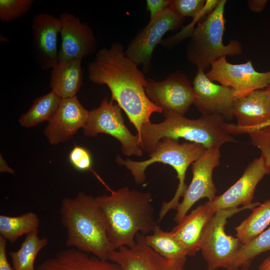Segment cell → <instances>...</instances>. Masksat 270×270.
Returning a JSON list of instances; mask_svg holds the SVG:
<instances>
[{"mask_svg":"<svg viewBox=\"0 0 270 270\" xmlns=\"http://www.w3.org/2000/svg\"><path fill=\"white\" fill-rule=\"evenodd\" d=\"M89 80L109 88L112 100L117 102L127 115L138 134L142 128L150 122L154 112H162L146 96V80L137 65L125 54L120 43L110 48L98 50L94 60L88 66Z\"/></svg>","mask_w":270,"mask_h":270,"instance_id":"6da1fadb","label":"cell"},{"mask_svg":"<svg viewBox=\"0 0 270 270\" xmlns=\"http://www.w3.org/2000/svg\"><path fill=\"white\" fill-rule=\"evenodd\" d=\"M103 216L108 238L114 250L132 247L136 236L152 232L158 226L152 194L124 186L110 195L95 198Z\"/></svg>","mask_w":270,"mask_h":270,"instance_id":"7a4b0ae2","label":"cell"},{"mask_svg":"<svg viewBox=\"0 0 270 270\" xmlns=\"http://www.w3.org/2000/svg\"><path fill=\"white\" fill-rule=\"evenodd\" d=\"M60 213L62 224L67 232L66 246L109 260L114 250L95 198L80 192L74 198H65Z\"/></svg>","mask_w":270,"mask_h":270,"instance_id":"3957f363","label":"cell"},{"mask_svg":"<svg viewBox=\"0 0 270 270\" xmlns=\"http://www.w3.org/2000/svg\"><path fill=\"white\" fill-rule=\"evenodd\" d=\"M164 120L158 124H144L136 134L142 149L149 154L163 138L178 140L182 138L202 145L206 148H218L235 140L227 131L224 116L202 115L196 120H190L183 115L164 112Z\"/></svg>","mask_w":270,"mask_h":270,"instance_id":"277c9868","label":"cell"},{"mask_svg":"<svg viewBox=\"0 0 270 270\" xmlns=\"http://www.w3.org/2000/svg\"><path fill=\"white\" fill-rule=\"evenodd\" d=\"M202 145L192 142L180 144L178 140L164 138L156 145L154 150L148 154L150 158L143 161H134L128 158L122 160L118 156L116 162L126 166L131 172L135 182L143 184L146 179L145 171L150 164L161 162L172 166L176 171L178 180V188L174 197L168 202H164L158 214L160 222L168 212L176 209L188 186L185 183L186 174L189 166L197 160L206 151Z\"/></svg>","mask_w":270,"mask_h":270,"instance_id":"5b68a950","label":"cell"},{"mask_svg":"<svg viewBox=\"0 0 270 270\" xmlns=\"http://www.w3.org/2000/svg\"><path fill=\"white\" fill-rule=\"evenodd\" d=\"M226 0H220L216 8L204 20L200 21L190 34L186 50L188 61L198 70L204 71L218 59L242 53L240 42L231 40L227 45L222 38L225 30L224 12Z\"/></svg>","mask_w":270,"mask_h":270,"instance_id":"8992f818","label":"cell"},{"mask_svg":"<svg viewBox=\"0 0 270 270\" xmlns=\"http://www.w3.org/2000/svg\"><path fill=\"white\" fill-rule=\"evenodd\" d=\"M260 204L252 202L247 206L217 210L206 224L202 233L200 250L208 270L226 269L242 244L238 239L226 234L228 219L246 210H252Z\"/></svg>","mask_w":270,"mask_h":270,"instance_id":"52a82bcc","label":"cell"},{"mask_svg":"<svg viewBox=\"0 0 270 270\" xmlns=\"http://www.w3.org/2000/svg\"><path fill=\"white\" fill-rule=\"evenodd\" d=\"M86 136H94L100 133L111 136L121 144L123 154L130 156H142V150L137 135H133L124 124L121 108L112 100L104 98L100 106L89 112L83 128Z\"/></svg>","mask_w":270,"mask_h":270,"instance_id":"ba28073f","label":"cell"},{"mask_svg":"<svg viewBox=\"0 0 270 270\" xmlns=\"http://www.w3.org/2000/svg\"><path fill=\"white\" fill-rule=\"evenodd\" d=\"M206 75L211 81L233 89L236 99L270 86V70L257 72L250 60L232 64L224 56L212 63Z\"/></svg>","mask_w":270,"mask_h":270,"instance_id":"9c48e42d","label":"cell"},{"mask_svg":"<svg viewBox=\"0 0 270 270\" xmlns=\"http://www.w3.org/2000/svg\"><path fill=\"white\" fill-rule=\"evenodd\" d=\"M220 148H208L192 164V178L176 208L174 221L178 224L194 204L203 198L211 200L217 191L212 180L214 170L220 164Z\"/></svg>","mask_w":270,"mask_h":270,"instance_id":"30bf717a","label":"cell"},{"mask_svg":"<svg viewBox=\"0 0 270 270\" xmlns=\"http://www.w3.org/2000/svg\"><path fill=\"white\" fill-rule=\"evenodd\" d=\"M146 96L163 112H171L184 116L194 104L196 96L192 86L186 75L176 72L164 80H146Z\"/></svg>","mask_w":270,"mask_h":270,"instance_id":"8fae6325","label":"cell"},{"mask_svg":"<svg viewBox=\"0 0 270 270\" xmlns=\"http://www.w3.org/2000/svg\"><path fill=\"white\" fill-rule=\"evenodd\" d=\"M184 18L168 7L152 18L132 40L125 51L126 56L137 66L142 64L146 72L149 70L152 52L163 36L180 26Z\"/></svg>","mask_w":270,"mask_h":270,"instance_id":"7c38bea8","label":"cell"},{"mask_svg":"<svg viewBox=\"0 0 270 270\" xmlns=\"http://www.w3.org/2000/svg\"><path fill=\"white\" fill-rule=\"evenodd\" d=\"M145 235L138 232L132 247L123 246L114 250L109 260L118 264L122 270H182L186 258L166 259L146 243Z\"/></svg>","mask_w":270,"mask_h":270,"instance_id":"4fadbf2b","label":"cell"},{"mask_svg":"<svg viewBox=\"0 0 270 270\" xmlns=\"http://www.w3.org/2000/svg\"><path fill=\"white\" fill-rule=\"evenodd\" d=\"M270 168L260 156L250 162L240 178L222 194L208 201L210 208L216 212L220 210L247 206L252 203L256 187L266 174Z\"/></svg>","mask_w":270,"mask_h":270,"instance_id":"5bb4252c","label":"cell"},{"mask_svg":"<svg viewBox=\"0 0 270 270\" xmlns=\"http://www.w3.org/2000/svg\"><path fill=\"white\" fill-rule=\"evenodd\" d=\"M61 46L58 62L82 60L92 54L96 48L93 30L74 14L64 12L59 16Z\"/></svg>","mask_w":270,"mask_h":270,"instance_id":"9a60e30c","label":"cell"},{"mask_svg":"<svg viewBox=\"0 0 270 270\" xmlns=\"http://www.w3.org/2000/svg\"><path fill=\"white\" fill-rule=\"evenodd\" d=\"M192 84L196 96L194 104L202 115L232 116L236 100L233 89L216 84L201 70H198Z\"/></svg>","mask_w":270,"mask_h":270,"instance_id":"2e32d148","label":"cell"},{"mask_svg":"<svg viewBox=\"0 0 270 270\" xmlns=\"http://www.w3.org/2000/svg\"><path fill=\"white\" fill-rule=\"evenodd\" d=\"M89 111L76 96L62 98L60 105L44 129V134L52 144L64 142L84 126Z\"/></svg>","mask_w":270,"mask_h":270,"instance_id":"e0dca14e","label":"cell"},{"mask_svg":"<svg viewBox=\"0 0 270 270\" xmlns=\"http://www.w3.org/2000/svg\"><path fill=\"white\" fill-rule=\"evenodd\" d=\"M59 18L50 14L40 13L33 18L32 31L36 58L43 70L52 69L58 62V34Z\"/></svg>","mask_w":270,"mask_h":270,"instance_id":"ac0fdd59","label":"cell"},{"mask_svg":"<svg viewBox=\"0 0 270 270\" xmlns=\"http://www.w3.org/2000/svg\"><path fill=\"white\" fill-rule=\"evenodd\" d=\"M242 128L258 127L270 122V86L236 100L232 112Z\"/></svg>","mask_w":270,"mask_h":270,"instance_id":"d6986e66","label":"cell"},{"mask_svg":"<svg viewBox=\"0 0 270 270\" xmlns=\"http://www.w3.org/2000/svg\"><path fill=\"white\" fill-rule=\"evenodd\" d=\"M215 212L206 202L186 214L170 231L184 248L188 256H194L200 250L202 233Z\"/></svg>","mask_w":270,"mask_h":270,"instance_id":"ffe728a7","label":"cell"},{"mask_svg":"<svg viewBox=\"0 0 270 270\" xmlns=\"http://www.w3.org/2000/svg\"><path fill=\"white\" fill-rule=\"evenodd\" d=\"M38 270H122L118 264L102 260L76 248L60 250L40 264Z\"/></svg>","mask_w":270,"mask_h":270,"instance_id":"44dd1931","label":"cell"},{"mask_svg":"<svg viewBox=\"0 0 270 270\" xmlns=\"http://www.w3.org/2000/svg\"><path fill=\"white\" fill-rule=\"evenodd\" d=\"M82 60L58 62L51 69L50 86L61 98H72L82 84Z\"/></svg>","mask_w":270,"mask_h":270,"instance_id":"7402d4cb","label":"cell"},{"mask_svg":"<svg viewBox=\"0 0 270 270\" xmlns=\"http://www.w3.org/2000/svg\"><path fill=\"white\" fill-rule=\"evenodd\" d=\"M270 224V199L252 209L250 216L235 228L236 236L242 244L256 237Z\"/></svg>","mask_w":270,"mask_h":270,"instance_id":"603a6c76","label":"cell"},{"mask_svg":"<svg viewBox=\"0 0 270 270\" xmlns=\"http://www.w3.org/2000/svg\"><path fill=\"white\" fill-rule=\"evenodd\" d=\"M61 98L54 90L37 98L30 108L20 116L18 122L22 126L30 128L49 121L56 112Z\"/></svg>","mask_w":270,"mask_h":270,"instance_id":"cb8c5ba5","label":"cell"},{"mask_svg":"<svg viewBox=\"0 0 270 270\" xmlns=\"http://www.w3.org/2000/svg\"><path fill=\"white\" fill-rule=\"evenodd\" d=\"M40 220L34 212H30L16 216H0V234L11 243L24 234L38 230Z\"/></svg>","mask_w":270,"mask_h":270,"instance_id":"d4e9b609","label":"cell"},{"mask_svg":"<svg viewBox=\"0 0 270 270\" xmlns=\"http://www.w3.org/2000/svg\"><path fill=\"white\" fill-rule=\"evenodd\" d=\"M48 242L47 238L38 236V230L27 234L20 248L9 252L14 270H35L37 254Z\"/></svg>","mask_w":270,"mask_h":270,"instance_id":"484cf974","label":"cell"},{"mask_svg":"<svg viewBox=\"0 0 270 270\" xmlns=\"http://www.w3.org/2000/svg\"><path fill=\"white\" fill-rule=\"evenodd\" d=\"M146 244L162 257L172 260L186 258V252L170 232L158 226L151 234L145 235Z\"/></svg>","mask_w":270,"mask_h":270,"instance_id":"4316f807","label":"cell"},{"mask_svg":"<svg viewBox=\"0 0 270 270\" xmlns=\"http://www.w3.org/2000/svg\"><path fill=\"white\" fill-rule=\"evenodd\" d=\"M270 250V226L249 242L242 244L226 270L248 268L260 254Z\"/></svg>","mask_w":270,"mask_h":270,"instance_id":"83f0119b","label":"cell"},{"mask_svg":"<svg viewBox=\"0 0 270 270\" xmlns=\"http://www.w3.org/2000/svg\"><path fill=\"white\" fill-rule=\"evenodd\" d=\"M227 131L230 134H248L251 144L260 152V156L270 168V124L254 128H242L235 124L227 123Z\"/></svg>","mask_w":270,"mask_h":270,"instance_id":"f1b7e54d","label":"cell"},{"mask_svg":"<svg viewBox=\"0 0 270 270\" xmlns=\"http://www.w3.org/2000/svg\"><path fill=\"white\" fill-rule=\"evenodd\" d=\"M220 0H174L170 6L180 17H192L200 20L205 14H210L217 6Z\"/></svg>","mask_w":270,"mask_h":270,"instance_id":"f546056e","label":"cell"},{"mask_svg":"<svg viewBox=\"0 0 270 270\" xmlns=\"http://www.w3.org/2000/svg\"><path fill=\"white\" fill-rule=\"evenodd\" d=\"M33 0H0V20L4 22L16 20L31 8Z\"/></svg>","mask_w":270,"mask_h":270,"instance_id":"4dcf8cb0","label":"cell"},{"mask_svg":"<svg viewBox=\"0 0 270 270\" xmlns=\"http://www.w3.org/2000/svg\"><path fill=\"white\" fill-rule=\"evenodd\" d=\"M70 164L80 172L88 171L92 166V157L90 151L81 146H75L68 154Z\"/></svg>","mask_w":270,"mask_h":270,"instance_id":"1f68e13d","label":"cell"},{"mask_svg":"<svg viewBox=\"0 0 270 270\" xmlns=\"http://www.w3.org/2000/svg\"><path fill=\"white\" fill-rule=\"evenodd\" d=\"M171 3L172 0H146V8L150 13V19L170 7Z\"/></svg>","mask_w":270,"mask_h":270,"instance_id":"d6a6232c","label":"cell"},{"mask_svg":"<svg viewBox=\"0 0 270 270\" xmlns=\"http://www.w3.org/2000/svg\"><path fill=\"white\" fill-rule=\"evenodd\" d=\"M0 270H14L6 256V240L0 236Z\"/></svg>","mask_w":270,"mask_h":270,"instance_id":"836d02e7","label":"cell"},{"mask_svg":"<svg viewBox=\"0 0 270 270\" xmlns=\"http://www.w3.org/2000/svg\"><path fill=\"white\" fill-rule=\"evenodd\" d=\"M266 0H250L248 2L250 9L254 12H260L265 8L267 3Z\"/></svg>","mask_w":270,"mask_h":270,"instance_id":"e575fe53","label":"cell"},{"mask_svg":"<svg viewBox=\"0 0 270 270\" xmlns=\"http://www.w3.org/2000/svg\"><path fill=\"white\" fill-rule=\"evenodd\" d=\"M0 172H8L10 174L14 173V170H12L8 166L6 162L2 156V155H0Z\"/></svg>","mask_w":270,"mask_h":270,"instance_id":"d590c367","label":"cell"},{"mask_svg":"<svg viewBox=\"0 0 270 270\" xmlns=\"http://www.w3.org/2000/svg\"><path fill=\"white\" fill-rule=\"evenodd\" d=\"M258 270H270V257L263 260L258 266Z\"/></svg>","mask_w":270,"mask_h":270,"instance_id":"8d00e7d4","label":"cell"},{"mask_svg":"<svg viewBox=\"0 0 270 270\" xmlns=\"http://www.w3.org/2000/svg\"><path fill=\"white\" fill-rule=\"evenodd\" d=\"M238 270H248V268H242L240 269H239Z\"/></svg>","mask_w":270,"mask_h":270,"instance_id":"74e56055","label":"cell"},{"mask_svg":"<svg viewBox=\"0 0 270 270\" xmlns=\"http://www.w3.org/2000/svg\"><path fill=\"white\" fill-rule=\"evenodd\" d=\"M266 124H270V122H267Z\"/></svg>","mask_w":270,"mask_h":270,"instance_id":"f35d334b","label":"cell"},{"mask_svg":"<svg viewBox=\"0 0 270 270\" xmlns=\"http://www.w3.org/2000/svg\"><path fill=\"white\" fill-rule=\"evenodd\" d=\"M184 270V269H183V270Z\"/></svg>","mask_w":270,"mask_h":270,"instance_id":"ab89813d","label":"cell"},{"mask_svg":"<svg viewBox=\"0 0 270 270\" xmlns=\"http://www.w3.org/2000/svg\"></svg>","mask_w":270,"mask_h":270,"instance_id":"60d3db41","label":"cell"}]
</instances>
